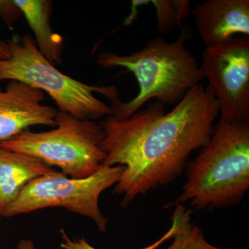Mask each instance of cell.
<instances>
[{
	"instance_id": "11",
	"label": "cell",
	"mask_w": 249,
	"mask_h": 249,
	"mask_svg": "<svg viewBox=\"0 0 249 249\" xmlns=\"http://www.w3.org/2000/svg\"><path fill=\"white\" fill-rule=\"evenodd\" d=\"M34 32L41 53L51 63L62 61L63 38L51 25L53 3L49 0H14Z\"/></svg>"
},
{
	"instance_id": "7",
	"label": "cell",
	"mask_w": 249,
	"mask_h": 249,
	"mask_svg": "<svg viewBox=\"0 0 249 249\" xmlns=\"http://www.w3.org/2000/svg\"><path fill=\"white\" fill-rule=\"evenodd\" d=\"M199 68L219 104L220 119L249 121V37L206 47Z\"/></svg>"
},
{
	"instance_id": "3",
	"label": "cell",
	"mask_w": 249,
	"mask_h": 249,
	"mask_svg": "<svg viewBox=\"0 0 249 249\" xmlns=\"http://www.w3.org/2000/svg\"><path fill=\"white\" fill-rule=\"evenodd\" d=\"M186 168V181L173 206L189 203L201 211L240 204L249 188V121L220 119Z\"/></svg>"
},
{
	"instance_id": "8",
	"label": "cell",
	"mask_w": 249,
	"mask_h": 249,
	"mask_svg": "<svg viewBox=\"0 0 249 249\" xmlns=\"http://www.w3.org/2000/svg\"><path fill=\"white\" fill-rule=\"evenodd\" d=\"M43 91L17 80L0 88V142L34 125L55 127L58 109L42 104Z\"/></svg>"
},
{
	"instance_id": "13",
	"label": "cell",
	"mask_w": 249,
	"mask_h": 249,
	"mask_svg": "<svg viewBox=\"0 0 249 249\" xmlns=\"http://www.w3.org/2000/svg\"><path fill=\"white\" fill-rule=\"evenodd\" d=\"M157 18V29L166 36L181 25L182 19L191 14V3L188 0H152Z\"/></svg>"
},
{
	"instance_id": "9",
	"label": "cell",
	"mask_w": 249,
	"mask_h": 249,
	"mask_svg": "<svg viewBox=\"0 0 249 249\" xmlns=\"http://www.w3.org/2000/svg\"><path fill=\"white\" fill-rule=\"evenodd\" d=\"M191 14L206 47H214L237 36H249V0H207Z\"/></svg>"
},
{
	"instance_id": "14",
	"label": "cell",
	"mask_w": 249,
	"mask_h": 249,
	"mask_svg": "<svg viewBox=\"0 0 249 249\" xmlns=\"http://www.w3.org/2000/svg\"><path fill=\"white\" fill-rule=\"evenodd\" d=\"M172 225L170 228L169 230L164 235L162 236L157 241H156L155 243L152 244L151 245L148 247H145V248L142 249H157L160 247L162 244L164 243L165 241L169 240L170 238H173L174 234H175V231H176L177 224L176 221L171 218ZM61 232L62 242L60 244V247L62 249H98L92 247L89 243H88V241L85 237H77L76 239L71 240L70 237L67 236L66 232L65 231H60Z\"/></svg>"
},
{
	"instance_id": "17",
	"label": "cell",
	"mask_w": 249,
	"mask_h": 249,
	"mask_svg": "<svg viewBox=\"0 0 249 249\" xmlns=\"http://www.w3.org/2000/svg\"><path fill=\"white\" fill-rule=\"evenodd\" d=\"M16 249H36L35 244L29 239H22L18 243Z\"/></svg>"
},
{
	"instance_id": "16",
	"label": "cell",
	"mask_w": 249,
	"mask_h": 249,
	"mask_svg": "<svg viewBox=\"0 0 249 249\" xmlns=\"http://www.w3.org/2000/svg\"><path fill=\"white\" fill-rule=\"evenodd\" d=\"M9 57L10 52L7 42L0 40V60H6Z\"/></svg>"
},
{
	"instance_id": "15",
	"label": "cell",
	"mask_w": 249,
	"mask_h": 249,
	"mask_svg": "<svg viewBox=\"0 0 249 249\" xmlns=\"http://www.w3.org/2000/svg\"><path fill=\"white\" fill-rule=\"evenodd\" d=\"M22 16L14 0H0V18L9 29H12L14 23Z\"/></svg>"
},
{
	"instance_id": "1",
	"label": "cell",
	"mask_w": 249,
	"mask_h": 249,
	"mask_svg": "<svg viewBox=\"0 0 249 249\" xmlns=\"http://www.w3.org/2000/svg\"><path fill=\"white\" fill-rule=\"evenodd\" d=\"M219 114L211 90L198 84L169 112L155 101L127 119L110 115L99 123L103 165L124 166L113 191L122 196L123 207L181 176L191 154L209 142Z\"/></svg>"
},
{
	"instance_id": "4",
	"label": "cell",
	"mask_w": 249,
	"mask_h": 249,
	"mask_svg": "<svg viewBox=\"0 0 249 249\" xmlns=\"http://www.w3.org/2000/svg\"><path fill=\"white\" fill-rule=\"evenodd\" d=\"M7 43L10 57L0 60V81L17 80L46 91L58 111L77 119L95 121L111 115V107L94 93L111 101L118 98L116 87L87 85L62 73L40 53L30 36H15Z\"/></svg>"
},
{
	"instance_id": "2",
	"label": "cell",
	"mask_w": 249,
	"mask_h": 249,
	"mask_svg": "<svg viewBox=\"0 0 249 249\" xmlns=\"http://www.w3.org/2000/svg\"><path fill=\"white\" fill-rule=\"evenodd\" d=\"M191 36L188 27H183L174 42L156 37L129 55L108 52L98 55L99 66L106 70L125 69L133 73L139 85L138 94L130 101L111 100V116L120 120L127 119L151 99L163 106L177 105L192 88L200 84L204 80L200 68L186 45Z\"/></svg>"
},
{
	"instance_id": "12",
	"label": "cell",
	"mask_w": 249,
	"mask_h": 249,
	"mask_svg": "<svg viewBox=\"0 0 249 249\" xmlns=\"http://www.w3.org/2000/svg\"><path fill=\"white\" fill-rule=\"evenodd\" d=\"M192 213L193 210L183 204L175 205L172 217L176 221V231L173 243L165 249H232L211 245L205 238L201 228L192 222Z\"/></svg>"
},
{
	"instance_id": "5",
	"label": "cell",
	"mask_w": 249,
	"mask_h": 249,
	"mask_svg": "<svg viewBox=\"0 0 249 249\" xmlns=\"http://www.w3.org/2000/svg\"><path fill=\"white\" fill-rule=\"evenodd\" d=\"M104 132L95 121L77 119L58 111L55 128L34 132L27 129L0 142V147L36 157L58 167L71 178H88L102 167L106 155L101 145Z\"/></svg>"
},
{
	"instance_id": "10",
	"label": "cell",
	"mask_w": 249,
	"mask_h": 249,
	"mask_svg": "<svg viewBox=\"0 0 249 249\" xmlns=\"http://www.w3.org/2000/svg\"><path fill=\"white\" fill-rule=\"evenodd\" d=\"M55 172L53 168L36 157L0 147V219L6 207L28 183Z\"/></svg>"
},
{
	"instance_id": "6",
	"label": "cell",
	"mask_w": 249,
	"mask_h": 249,
	"mask_svg": "<svg viewBox=\"0 0 249 249\" xmlns=\"http://www.w3.org/2000/svg\"><path fill=\"white\" fill-rule=\"evenodd\" d=\"M124 170L123 165L102 167L88 178H68L55 172L34 178L5 209L3 217L30 213L49 207L63 208L89 218L98 230L106 232L109 220L98 205L103 192L115 186Z\"/></svg>"
}]
</instances>
